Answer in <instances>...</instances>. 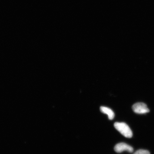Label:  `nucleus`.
<instances>
[{"label": "nucleus", "mask_w": 154, "mask_h": 154, "mask_svg": "<svg viewBox=\"0 0 154 154\" xmlns=\"http://www.w3.org/2000/svg\"><path fill=\"white\" fill-rule=\"evenodd\" d=\"M114 127L125 137L131 138L133 135L132 132L128 125L124 122H115Z\"/></svg>", "instance_id": "1"}, {"label": "nucleus", "mask_w": 154, "mask_h": 154, "mask_svg": "<svg viewBox=\"0 0 154 154\" xmlns=\"http://www.w3.org/2000/svg\"><path fill=\"white\" fill-rule=\"evenodd\" d=\"M133 110L138 114H145L149 112V110L146 104L138 103L134 104L132 107Z\"/></svg>", "instance_id": "2"}, {"label": "nucleus", "mask_w": 154, "mask_h": 154, "mask_svg": "<svg viewBox=\"0 0 154 154\" xmlns=\"http://www.w3.org/2000/svg\"><path fill=\"white\" fill-rule=\"evenodd\" d=\"M115 151L117 153H120L124 151L132 153L134 149L131 146L124 143H120L116 144L114 147Z\"/></svg>", "instance_id": "3"}, {"label": "nucleus", "mask_w": 154, "mask_h": 154, "mask_svg": "<svg viewBox=\"0 0 154 154\" xmlns=\"http://www.w3.org/2000/svg\"><path fill=\"white\" fill-rule=\"evenodd\" d=\"M100 109L102 113L108 115L109 120H112L114 118V113L110 109L106 107L101 106Z\"/></svg>", "instance_id": "4"}, {"label": "nucleus", "mask_w": 154, "mask_h": 154, "mask_svg": "<svg viewBox=\"0 0 154 154\" xmlns=\"http://www.w3.org/2000/svg\"><path fill=\"white\" fill-rule=\"evenodd\" d=\"M134 154H150V153L147 150L140 149L136 151Z\"/></svg>", "instance_id": "5"}]
</instances>
